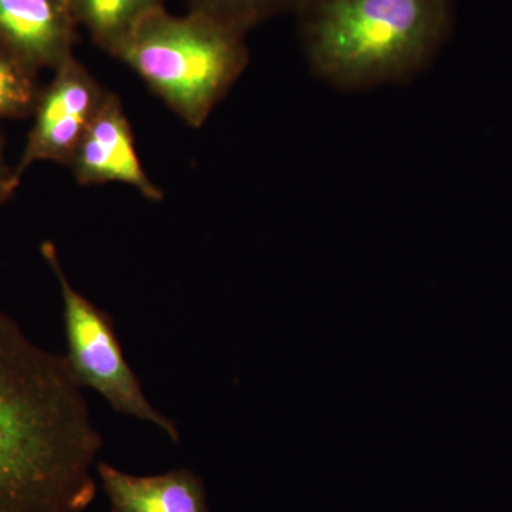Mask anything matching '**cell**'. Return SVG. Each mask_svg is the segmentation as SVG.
<instances>
[{
    "label": "cell",
    "mask_w": 512,
    "mask_h": 512,
    "mask_svg": "<svg viewBox=\"0 0 512 512\" xmlns=\"http://www.w3.org/2000/svg\"><path fill=\"white\" fill-rule=\"evenodd\" d=\"M66 355L0 309V512H84L103 436Z\"/></svg>",
    "instance_id": "obj_1"
},
{
    "label": "cell",
    "mask_w": 512,
    "mask_h": 512,
    "mask_svg": "<svg viewBox=\"0 0 512 512\" xmlns=\"http://www.w3.org/2000/svg\"><path fill=\"white\" fill-rule=\"evenodd\" d=\"M295 12L306 62L343 92L409 82L454 29L453 0H301Z\"/></svg>",
    "instance_id": "obj_2"
},
{
    "label": "cell",
    "mask_w": 512,
    "mask_h": 512,
    "mask_svg": "<svg viewBox=\"0 0 512 512\" xmlns=\"http://www.w3.org/2000/svg\"><path fill=\"white\" fill-rule=\"evenodd\" d=\"M110 56L127 64L187 126L200 128L249 64L247 33L205 13L144 16Z\"/></svg>",
    "instance_id": "obj_3"
},
{
    "label": "cell",
    "mask_w": 512,
    "mask_h": 512,
    "mask_svg": "<svg viewBox=\"0 0 512 512\" xmlns=\"http://www.w3.org/2000/svg\"><path fill=\"white\" fill-rule=\"evenodd\" d=\"M40 254L60 285L66 357L77 383L99 393L114 412L154 424L173 443H180V430L150 403L136 373L128 365L113 316L74 288L52 241L40 245Z\"/></svg>",
    "instance_id": "obj_4"
},
{
    "label": "cell",
    "mask_w": 512,
    "mask_h": 512,
    "mask_svg": "<svg viewBox=\"0 0 512 512\" xmlns=\"http://www.w3.org/2000/svg\"><path fill=\"white\" fill-rule=\"evenodd\" d=\"M42 87L33 110L25 148L15 165L16 178L36 163L69 167L76 148L99 111L107 90L76 56H70Z\"/></svg>",
    "instance_id": "obj_5"
},
{
    "label": "cell",
    "mask_w": 512,
    "mask_h": 512,
    "mask_svg": "<svg viewBox=\"0 0 512 512\" xmlns=\"http://www.w3.org/2000/svg\"><path fill=\"white\" fill-rule=\"evenodd\" d=\"M69 168L77 184L92 187L120 183L134 188L147 200L163 201V188L151 180L138 157L123 101L110 90L77 146Z\"/></svg>",
    "instance_id": "obj_6"
},
{
    "label": "cell",
    "mask_w": 512,
    "mask_h": 512,
    "mask_svg": "<svg viewBox=\"0 0 512 512\" xmlns=\"http://www.w3.org/2000/svg\"><path fill=\"white\" fill-rule=\"evenodd\" d=\"M77 29L70 0H0V43L37 74L74 55Z\"/></svg>",
    "instance_id": "obj_7"
},
{
    "label": "cell",
    "mask_w": 512,
    "mask_h": 512,
    "mask_svg": "<svg viewBox=\"0 0 512 512\" xmlns=\"http://www.w3.org/2000/svg\"><path fill=\"white\" fill-rule=\"evenodd\" d=\"M97 474L111 512H208L204 483L190 468L134 476L100 461Z\"/></svg>",
    "instance_id": "obj_8"
},
{
    "label": "cell",
    "mask_w": 512,
    "mask_h": 512,
    "mask_svg": "<svg viewBox=\"0 0 512 512\" xmlns=\"http://www.w3.org/2000/svg\"><path fill=\"white\" fill-rule=\"evenodd\" d=\"M79 28L109 55L144 16L164 6V0H70Z\"/></svg>",
    "instance_id": "obj_9"
},
{
    "label": "cell",
    "mask_w": 512,
    "mask_h": 512,
    "mask_svg": "<svg viewBox=\"0 0 512 512\" xmlns=\"http://www.w3.org/2000/svg\"><path fill=\"white\" fill-rule=\"evenodd\" d=\"M39 74L32 72L0 43V120L32 116L39 99Z\"/></svg>",
    "instance_id": "obj_10"
},
{
    "label": "cell",
    "mask_w": 512,
    "mask_h": 512,
    "mask_svg": "<svg viewBox=\"0 0 512 512\" xmlns=\"http://www.w3.org/2000/svg\"><path fill=\"white\" fill-rule=\"evenodd\" d=\"M301 0H185L188 10L205 13L247 33L266 20L295 10Z\"/></svg>",
    "instance_id": "obj_11"
},
{
    "label": "cell",
    "mask_w": 512,
    "mask_h": 512,
    "mask_svg": "<svg viewBox=\"0 0 512 512\" xmlns=\"http://www.w3.org/2000/svg\"><path fill=\"white\" fill-rule=\"evenodd\" d=\"M19 185L20 181L16 178L15 165L12 167L6 158V140L0 131V205L12 200Z\"/></svg>",
    "instance_id": "obj_12"
}]
</instances>
